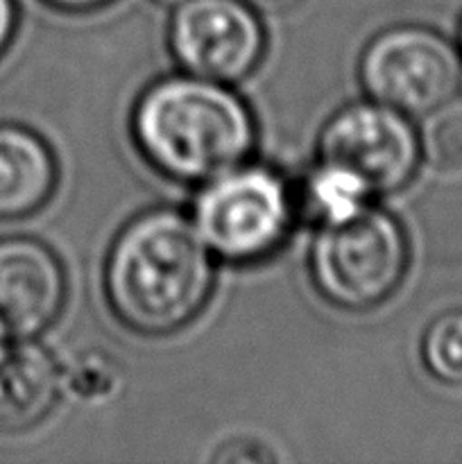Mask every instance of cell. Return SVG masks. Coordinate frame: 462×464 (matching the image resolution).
Masks as SVG:
<instances>
[{
  "label": "cell",
  "mask_w": 462,
  "mask_h": 464,
  "mask_svg": "<svg viewBox=\"0 0 462 464\" xmlns=\"http://www.w3.org/2000/svg\"><path fill=\"white\" fill-rule=\"evenodd\" d=\"M216 263L190 216L149 208L113 238L104 261V297L116 320L134 334H179L211 302Z\"/></svg>",
  "instance_id": "cell-1"
},
{
  "label": "cell",
  "mask_w": 462,
  "mask_h": 464,
  "mask_svg": "<svg viewBox=\"0 0 462 464\" xmlns=\"http://www.w3.org/2000/svg\"><path fill=\"white\" fill-rule=\"evenodd\" d=\"M256 118L234 86L177 72L149 84L131 109V139L166 179L202 186L252 159Z\"/></svg>",
  "instance_id": "cell-2"
},
{
  "label": "cell",
  "mask_w": 462,
  "mask_h": 464,
  "mask_svg": "<svg viewBox=\"0 0 462 464\" xmlns=\"http://www.w3.org/2000/svg\"><path fill=\"white\" fill-rule=\"evenodd\" d=\"M410 266V240L401 222L370 204L351 220L317 227L308 249L313 288L331 306L365 313L388 302Z\"/></svg>",
  "instance_id": "cell-3"
},
{
  "label": "cell",
  "mask_w": 462,
  "mask_h": 464,
  "mask_svg": "<svg viewBox=\"0 0 462 464\" xmlns=\"http://www.w3.org/2000/svg\"><path fill=\"white\" fill-rule=\"evenodd\" d=\"M197 188L188 216L217 261H265L293 231L297 198L274 168L247 161Z\"/></svg>",
  "instance_id": "cell-4"
},
{
  "label": "cell",
  "mask_w": 462,
  "mask_h": 464,
  "mask_svg": "<svg viewBox=\"0 0 462 464\" xmlns=\"http://www.w3.org/2000/svg\"><path fill=\"white\" fill-rule=\"evenodd\" d=\"M358 80L370 100L421 118L460 95V50L430 27H388L362 50Z\"/></svg>",
  "instance_id": "cell-5"
},
{
  "label": "cell",
  "mask_w": 462,
  "mask_h": 464,
  "mask_svg": "<svg viewBox=\"0 0 462 464\" xmlns=\"http://www.w3.org/2000/svg\"><path fill=\"white\" fill-rule=\"evenodd\" d=\"M317 161L351 170L374 198L399 193L412 184L421 166L419 131L397 109L374 100L351 102L322 127Z\"/></svg>",
  "instance_id": "cell-6"
},
{
  "label": "cell",
  "mask_w": 462,
  "mask_h": 464,
  "mask_svg": "<svg viewBox=\"0 0 462 464\" xmlns=\"http://www.w3.org/2000/svg\"><path fill=\"white\" fill-rule=\"evenodd\" d=\"M168 45L184 72L234 86L263 62L267 36L261 14L245 0H181L172 7Z\"/></svg>",
  "instance_id": "cell-7"
},
{
  "label": "cell",
  "mask_w": 462,
  "mask_h": 464,
  "mask_svg": "<svg viewBox=\"0 0 462 464\" xmlns=\"http://www.w3.org/2000/svg\"><path fill=\"white\" fill-rule=\"evenodd\" d=\"M68 281L53 247L27 236L0 240V322L14 340H34L63 311Z\"/></svg>",
  "instance_id": "cell-8"
},
{
  "label": "cell",
  "mask_w": 462,
  "mask_h": 464,
  "mask_svg": "<svg viewBox=\"0 0 462 464\" xmlns=\"http://www.w3.org/2000/svg\"><path fill=\"white\" fill-rule=\"evenodd\" d=\"M63 394L62 367L34 340H16L0 362V433L39 426Z\"/></svg>",
  "instance_id": "cell-9"
},
{
  "label": "cell",
  "mask_w": 462,
  "mask_h": 464,
  "mask_svg": "<svg viewBox=\"0 0 462 464\" xmlns=\"http://www.w3.org/2000/svg\"><path fill=\"white\" fill-rule=\"evenodd\" d=\"M57 181V157L45 139L0 122V220H21L43 208Z\"/></svg>",
  "instance_id": "cell-10"
},
{
  "label": "cell",
  "mask_w": 462,
  "mask_h": 464,
  "mask_svg": "<svg viewBox=\"0 0 462 464\" xmlns=\"http://www.w3.org/2000/svg\"><path fill=\"white\" fill-rule=\"evenodd\" d=\"M302 208L322 225H340L367 208L374 199L361 177L335 163L317 161L302 188Z\"/></svg>",
  "instance_id": "cell-11"
},
{
  "label": "cell",
  "mask_w": 462,
  "mask_h": 464,
  "mask_svg": "<svg viewBox=\"0 0 462 464\" xmlns=\"http://www.w3.org/2000/svg\"><path fill=\"white\" fill-rule=\"evenodd\" d=\"M417 131L421 161L439 172L462 168V95L421 116Z\"/></svg>",
  "instance_id": "cell-12"
},
{
  "label": "cell",
  "mask_w": 462,
  "mask_h": 464,
  "mask_svg": "<svg viewBox=\"0 0 462 464\" xmlns=\"http://www.w3.org/2000/svg\"><path fill=\"white\" fill-rule=\"evenodd\" d=\"M421 362L438 383L462 388V308L442 313L426 326Z\"/></svg>",
  "instance_id": "cell-13"
},
{
  "label": "cell",
  "mask_w": 462,
  "mask_h": 464,
  "mask_svg": "<svg viewBox=\"0 0 462 464\" xmlns=\"http://www.w3.org/2000/svg\"><path fill=\"white\" fill-rule=\"evenodd\" d=\"M63 392L75 397L77 401H104L113 397L120 388V370L116 362L100 352L82 353L63 370Z\"/></svg>",
  "instance_id": "cell-14"
},
{
  "label": "cell",
  "mask_w": 462,
  "mask_h": 464,
  "mask_svg": "<svg viewBox=\"0 0 462 464\" xmlns=\"http://www.w3.org/2000/svg\"><path fill=\"white\" fill-rule=\"evenodd\" d=\"M18 25V5L16 0H0V57L12 44Z\"/></svg>",
  "instance_id": "cell-15"
},
{
  "label": "cell",
  "mask_w": 462,
  "mask_h": 464,
  "mask_svg": "<svg viewBox=\"0 0 462 464\" xmlns=\"http://www.w3.org/2000/svg\"><path fill=\"white\" fill-rule=\"evenodd\" d=\"M245 3L261 16H285L297 9L303 0H245Z\"/></svg>",
  "instance_id": "cell-16"
},
{
  "label": "cell",
  "mask_w": 462,
  "mask_h": 464,
  "mask_svg": "<svg viewBox=\"0 0 462 464\" xmlns=\"http://www.w3.org/2000/svg\"><path fill=\"white\" fill-rule=\"evenodd\" d=\"M45 5L50 7L59 9V12H71V14H80V12H93V9L104 7L111 0H43Z\"/></svg>",
  "instance_id": "cell-17"
},
{
  "label": "cell",
  "mask_w": 462,
  "mask_h": 464,
  "mask_svg": "<svg viewBox=\"0 0 462 464\" xmlns=\"http://www.w3.org/2000/svg\"><path fill=\"white\" fill-rule=\"evenodd\" d=\"M12 347H14L12 334H9L7 326H5L3 322H0V362H3L5 358H7V353L12 352Z\"/></svg>",
  "instance_id": "cell-18"
},
{
  "label": "cell",
  "mask_w": 462,
  "mask_h": 464,
  "mask_svg": "<svg viewBox=\"0 0 462 464\" xmlns=\"http://www.w3.org/2000/svg\"><path fill=\"white\" fill-rule=\"evenodd\" d=\"M159 5H166V7H175V5H179L181 0H157Z\"/></svg>",
  "instance_id": "cell-19"
},
{
  "label": "cell",
  "mask_w": 462,
  "mask_h": 464,
  "mask_svg": "<svg viewBox=\"0 0 462 464\" xmlns=\"http://www.w3.org/2000/svg\"><path fill=\"white\" fill-rule=\"evenodd\" d=\"M457 50H460V57H462V23H460V45H457Z\"/></svg>",
  "instance_id": "cell-20"
}]
</instances>
